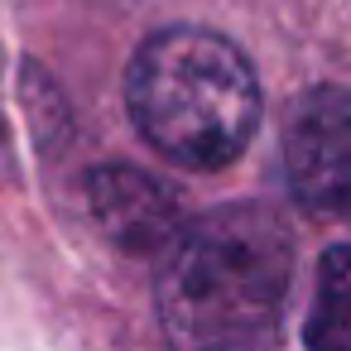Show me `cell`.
Segmentation results:
<instances>
[{
  "label": "cell",
  "instance_id": "obj_1",
  "mask_svg": "<svg viewBox=\"0 0 351 351\" xmlns=\"http://www.w3.org/2000/svg\"><path fill=\"white\" fill-rule=\"evenodd\" d=\"M289 274V226L269 207H221L169 241L159 317L183 346H250L274 332Z\"/></svg>",
  "mask_w": 351,
  "mask_h": 351
},
{
  "label": "cell",
  "instance_id": "obj_2",
  "mask_svg": "<svg viewBox=\"0 0 351 351\" xmlns=\"http://www.w3.org/2000/svg\"><path fill=\"white\" fill-rule=\"evenodd\" d=\"M140 135L173 164L221 169L260 125V82L245 53L212 29H164L140 44L125 73Z\"/></svg>",
  "mask_w": 351,
  "mask_h": 351
},
{
  "label": "cell",
  "instance_id": "obj_3",
  "mask_svg": "<svg viewBox=\"0 0 351 351\" xmlns=\"http://www.w3.org/2000/svg\"><path fill=\"white\" fill-rule=\"evenodd\" d=\"M284 178L308 212L351 217V92L313 87L284 130Z\"/></svg>",
  "mask_w": 351,
  "mask_h": 351
},
{
  "label": "cell",
  "instance_id": "obj_4",
  "mask_svg": "<svg viewBox=\"0 0 351 351\" xmlns=\"http://www.w3.org/2000/svg\"><path fill=\"white\" fill-rule=\"evenodd\" d=\"M87 193H92V212H97L101 231L125 250H159L178 236L173 193L140 169H121V164L97 169Z\"/></svg>",
  "mask_w": 351,
  "mask_h": 351
},
{
  "label": "cell",
  "instance_id": "obj_5",
  "mask_svg": "<svg viewBox=\"0 0 351 351\" xmlns=\"http://www.w3.org/2000/svg\"><path fill=\"white\" fill-rule=\"evenodd\" d=\"M303 341L313 351H351V245H332L322 255Z\"/></svg>",
  "mask_w": 351,
  "mask_h": 351
}]
</instances>
